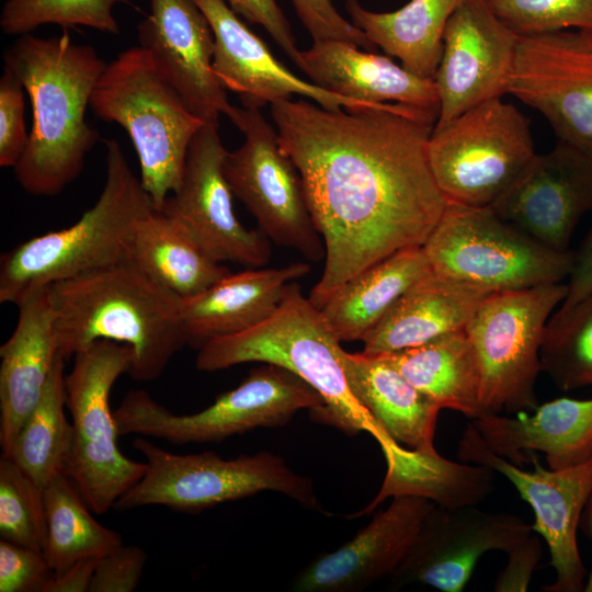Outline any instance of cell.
Returning <instances> with one entry per match:
<instances>
[{
    "label": "cell",
    "mask_w": 592,
    "mask_h": 592,
    "mask_svg": "<svg viewBox=\"0 0 592 592\" xmlns=\"http://www.w3.org/2000/svg\"><path fill=\"white\" fill-rule=\"evenodd\" d=\"M271 116L325 244L308 295L316 307L367 267L424 244L448 203L426 156L436 114L398 103L330 110L300 99L271 104Z\"/></svg>",
    "instance_id": "obj_1"
},
{
    "label": "cell",
    "mask_w": 592,
    "mask_h": 592,
    "mask_svg": "<svg viewBox=\"0 0 592 592\" xmlns=\"http://www.w3.org/2000/svg\"><path fill=\"white\" fill-rule=\"evenodd\" d=\"M32 104L26 148L13 168L24 191L54 196L81 173L99 133L86 122L94 87L106 64L89 45L59 36L21 35L3 54Z\"/></svg>",
    "instance_id": "obj_2"
},
{
    "label": "cell",
    "mask_w": 592,
    "mask_h": 592,
    "mask_svg": "<svg viewBox=\"0 0 592 592\" xmlns=\"http://www.w3.org/2000/svg\"><path fill=\"white\" fill-rule=\"evenodd\" d=\"M49 298L60 354L98 340L128 345L130 377L157 379L187 344L182 299L128 260L57 282Z\"/></svg>",
    "instance_id": "obj_3"
},
{
    "label": "cell",
    "mask_w": 592,
    "mask_h": 592,
    "mask_svg": "<svg viewBox=\"0 0 592 592\" xmlns=\"http://www.w3.org/2000/svg\"><path fill=\"white\" fill-rule=\"evenodd\" d=\"M105 148V183L94 205L71 226L1 255V303L18 306L35 291L127 260L137 223L155 206L119 144L106 139Z\"/></svg>",
    "instance_id": "obj_4"
},
{
    "label": "cell",
    "mask_w": 592,
    "mask_h": 592,
    "mask_svg": "<svg viewBox=\"0 0 592 592\" xmlns=\"http://www.w3.org/2000/svg\"><path fill=\"white\" fill-rule=\"evenodd\" d=\"M340 343L320 309L294 281L272 316L249 330L207 342L198 349L195 365L204 372L249 362L282 366L322 397L323 405L310 411L315 420L349 435L366 431L375 436L372 418L349 387Z\"/></svg>",
    "instance_id": "obj_5"
},
{
    "label": "cell",
    "mask_w": 592,
    "mask_h": 592,
    "mask_svg": "<svg viewBox=\"0 0 592 592\" xmlns=\"http://www.w3.org/2000/svg\"><path fill=\"white\" fill-rule=\"evenodd\" d=\"M90 107L127 132L139 159L141 184L160 210L181 182L189 147L204 121L189 110L139 45L106 64Z\"/></svg>",
    "instance_id": "obj_6"
},
{
    "label": "cell",
    "mask_w": 592,
    "mask_h": 592,
    "mask_svg": "<svg viewBox=\"0 0 592 592\" xmlns=\"http://www.w3.org/2000/svg\"><path fill=\"white\" fill-rule=\"evenodd\" d=\"M433 273L488 293L560 283L576 252L554 250L491 206L448 202L422 246Z\"/></svg>",
    "instance_id": "obj_7"
},
{
    "label": "cell",
    "mask_w": 592,
    "mask_h": 592,
    "mask_svg": "<svg viewBox=\"0 0 592 592\" xmlns=\"http://www.w3.org/2000/svg\"><path fill=\"white\" fill-rule=\"evenodd\" d=\"M73 357L64 379L72 426L64 473L90 510L102 514L141 479L147 468L146 463L129 459L119 451V434L110 408L113 385L129 372L133 351L126 344L98 340Z\"/></svg>",
    "instance_id": "obj_8"
},
{
    "label": "cell",
    "mask_w": 592,
    "mask_h": 592,
    "mask_svg": "<svg viewBox=\"0 0 592 592\" xmlns=\"http://www.w3.org/2000/svg\"><path fill=\"white\" fill-rule=\"evenodd\" d=\"M251 369L206 409L174 414L145 390H130L115 409L119 435L141 434L174 444L219 442L257 428L281 426L301 409L323 405L318 391L293 372L270 363Z\"/></svg>",
    "instance_id": "obj_9"
},
{
    "label": "cell",
    "mask_w": 592,
    "mask_h": 592,
    "mask_svg": "<svg viewBox=\"0 0 592 592\" xmlns=\"http://www.w3.org/2000/svg\"><path fill=\"white\" fill-rule=\"evenodd\" d=\"M133 445L146 457L147 468L115 502L113 508L117 510L164 505L197 512L269 490L306 508L317 506L312 481L269 452L224 459L213 452L173 454L143 437L134 440Z\"/></svg>",
    "instance_id": "obj_10"
},
{
    "label": "cell",
    "mask_w": 592,
    "mask_h": 592,
    "mask_svg": "<svg viewBox=\"0 0 592 592\" xmlns=\"http://www.w3.org/2000/svg\"><path fill=\"white\" fill-rule=\"evenodd\" d=\"M530 121L492 99L440 127L428 140L433 178L448 202L491 206L535 157Z\"/></svg>",
    "instance_id": "obj_11"
},
{
    "label": "cell",
    "mask_w": 592,
    "mask_h": 592,
    "mask_svg": "<svg viewBox=\"0 0 592 592\" xmlns=\"http://www.w3.org/2000/svg\"><path fill=\"white\" fill-rule=\"evenodd\" d=\"M567 284L553 283L490 294L465 331L475 350L486 413H520L538 406L540 349L553 310Z\"/></svg>",
    "instance_id": "obj_12"
},
{
    "label": "cell",
    "mask_w": 592,
    "mask_h": 592,
    "mask_svg": "<svg viewBox=\"0 0 592 592\" xmlns=\"http://www.w3.org/2000/svg\"><path fill=\"white\" fill-rule=\"evenodd\" d=\"M243 134V144L227 151L224 171L230 190L273 243L294 249L306 260H325L326 250L309 212L301 177L282 148L277 130L260 109L232 106L227 116Z\"/></svg>",
    "instance_id": "obj_13"
},
{
    "label": "cell",
    "mask_w": 592,
    "mask_h": 592,
    "mask_svg": "<svg viewBox=\"0 0 592 592\" xmlns=\"http://www.w3.org/2000/svg\"><path fill=\"white\" fill-rule=\"evenodd\" d=\"M532 470L523 469L491 451L469 422L458 442V457L482 465L505 477L534 512L532 531L544 537L556 572L546 592L584 591V566L579 553L577 531L592 493V457L579 465L550 469L531 453Z\"/></svg>",
    "instance_id": "obj_14"
},
{
    "label": "cell",
    "mask_w": 592,
    "mask_h": 592,
    "mask_svg": "<svg viewBox=\"0 0 592 592\" xmlns=\"http://www.w3.org/2000/svg\"><path fill=\"white\" fill-rule=\"evenodd\" d=\"M219 121L204 122L187 150L178 189L166 200L163 213L175 219L215 262L263 267L272 254L271 241L237 218L232 192L224 171L227 155Z\"/></svg>",
    "instance_id": "obj_15"
},
{
    "label": "cell",
    "mask_w": 592,
    "mask_h": 592,
    "mask_svg": "<svg viewBox=\"0 0 592 592\" xmlns=\"http://www.w3.org/2000/svg\"><path fill=\"white\" fill-rule=\"evenodd\" d=\"M509 94L539 112L559 140L592 157V31L519 36Z\"/></svg>",
    "instance_id": "obj_16"
},
{
    "label": "cell",
    "mask_w": 592,
    "mask_h": 592,
    "mask_svg": "<svg viewBox=\"0 0 592 592\" xmlns=\"http://www.w3.org/2000/svg\"><path fill=\"white\" fill-rule=\"evenodd\" d=\"M519 35L486 0H464L449 18L433 77L440 101L434 127L509 93Z\"/></svg>",
    "instance_id": "obj_17"
},
{
    "label": "cell",
    "mask_w": 592,
    "mask_h": 592,
    "mask_svg": "<svg viewBox=\"0 0 592 592\" xmlns=\"http://www.w3.org/2000/svg\"><path fill=\"white\" fill-rule=\"evenodd\" d=\"M531 533L532 526L514 514L434 504L407 557L389 578L394 588L421 582L443 592H462L482 555L506 554Z\"/></svg>",
    "instance_id": "obj_18"
},
{
    "label": "cell",
    "mask_w": 592,
    "mask_h": 592,
    "mask_svg": "<svg viewBox=\"0 0 592 592\" xmlns=\"http://www.w3.org/2000/svg\"><path fill=\"white\" fill-rule=\"evenodd\" d=\"M491 207L540 243L567 251L577 224L592 210V157L558 140L536 153Z\"/></svg>",
    "instance_id": "obj_19"
},
{
    "label": "cell",
    "mask_w": 592,
    "mask_h": 592,
    "mask_svg": "<svg viewBox=\"0 0 592 592\" xmlns=\"http://www.w3.org/2000/svg\"><path fill=\"white\" fill-rule=\"evenodd\" d=\"M137 37L193 114L204 122L228 116L234 105L213 70L214 33L192 0H150Z\"/></svg>",
    "instance_id": "obj_20"
},
{
    "label": "cell",
    "mask_w": 592,
    "mask_h": 592,
    "mask_svg": "<svg viewBox=\"0 0 592 592\" xmlns=\"http://www.w3.org/2000/svg\"><path fill=\"white\" fill-rule=\"evenodd\" d=\"M215 37L213 70L220 84L238 94L242 106L292 100L294 94L330 110H362L378 104L355 101L307 82L283 66L224 0H192Z\"/></svg>",
    "instance_id": "obj_21"
},
{
    "label": "cell",
    "mask_w": 592,
    "mask_h": 592,
    "mask_svg": "<svg viewBox=\"0 0 592 592\" xmlns=\"http://www.w3.org/2000/svg\"><path fill=\"white\" fill-rule=\"evenodd\" d=\"M433 506L422 497H394L350 542L308 565L294 580L293 590L355 592L390 577L407 557Z\"/></svg>",
    "instance_id": "obj_22"
},
{
    "label": "cell",
    "mask_w": 592,
    "mask_h": 592,
    "mask_svg": "<svg viewBox=\"0 0 592 592\" xmlns=\"http://www.w3.org/2000/svg\"><path fill=\"white\" fill-rule=\"evenodd\" d=\"M18 322L0 348V446L9 454L26 417L38 403L59 351L49 286L19 305ZM64 356V355H62Z\"/></svg>",
    "instance_id": "obj_23"
},
{
    "label": "cell",
    "mask_w": 592,
    "mask_h": 592,
    "mask_svg": "<svg viewBox=\"0 0 592 592\" xmlns=\"http://www.w3.org/2000/svg\"><path fill=\"white\" fill-rule=\"evenodd\" d=\"M470 423L491 451L521 467L534 452L545 454L550 469L592 457V399L557 398L538 405L533 415L489 412Z\"/></svg>",
    "instance_id": "obj_24"
},
{
    "label": "cell",
    "mask_w": 592,
    "mask_h": 592,
    "mask_svg": "<svg viewBox=\"0 0 592 592\" xmlns=\"http://www.w3.org/2000/svg\"><path fill=\"white\" fill-rule=\"evenodd\" d=\"M360 48L345 41H315L301 52V71L312 83L339 95L368 104H403L439 117L440 101L433 79Z\"/></svg>",
    "instance_id": "obj_25"
},
{
    "label": "cell",
    "mask_w": 592,
    "mask_h": 592,
    "mask_svg": "<svg viewBox=\"0 0 592 592\" xmlns=\"http://www.w3.org/2000/svg\"><path fill=\"white\" fill-rule=\"evenodd\" d=\"M310 272L306 262L282 267H248L229 273L203 293L182 299L187 344L207 342L249 330L277 309L286 286Z\"/></svg>",
    "instance_id": "obj_26"
},
{
    "label": "cell",
    "mask_w": 592,
    "mask_h": 592,
    "mask_svg": "<svg viewBox=\"0 0 592 592\" xmlns=\"http://www.w3.org/2000/svg\"><path fill=\"white\" fill-rule=\"evenodd\" d=\"M349 387L376 426L382 444L394 441L409 449L435 451L433 440L440 411L382 354L343 352Z\"/></svg>",
    "instance_id": "obj_27"
},
{
    "label": "cell",
    "mask_w": 592,
    "mask_h": 592,
    "mask_svg": "<svg viewBox=\"0 0 592 592\" xmlns=\"http://www.w3.org/2000/svg\"><path fill=\"white\" fill-rule=\"evenodd\" d=\"M490 294L431 272L409 287L364 338L362 352L390 353L464 330Z\"/></svg>",
    "instance_id": "obj_28"
},
{
    "label": "cell",
    "mask_w": 592,
    "mask_h": 592,
    "mask_svg": "<svg viewBox=\"0 0 592 592\" xmlns=\"http://www.w3.org/2000/svg\"><path fill=\"white\" fill-rule=\"evenodd\" d=\"M431 272L422 247L405 249L346 281L319 309L341 342L363 341L400 296Z\"/></svg>",
    "instance_id": "obj_29"
},
{
    "label": "cell",
    "mask_w": 592,
    "mask_h": 592,
    "mask_svg": "<svg viewBox=\"0 0 592 592\" xmlns=\"http://www.w3.org/2000/svg\"><path fill=\"white\" fill-rule=\"evenodd\" d=\"M382 355L441 409L459 412L470 421L486 413L479 365L465 329Z\"/></svg>",
    "instance_id": "obj_30"
},
{
    "label": "cell",
    "mask_w": 592,
    "mask_h": 592,
    "mask_svg": "<svg viewBox=\"0 0 592 592\" xmlns=\"http://www.w3.org/2000/svg\"><path fill=\"white\" fill-rule=\"evenodd\" d=\"M380 446L388 465L387 476L364 513L389 496H418L444 508L477 505L494 489V471L486 466L454 463L436 449L413 451L394 441Z\"/></svg>",
    "instance_id": "obj_31"
},
{
    "label": "cell",
    "mask_w": 592,
    "mask_h": 592,
    "mask_svg": "<svg viewBox=\"0 0 592 592\" xmlns=\"http://www.w3.org/2000/svg\"><path fill=\"white\" fill-rule=\"evenodd\" d=\"M127 260L181 299L203 293L230 273L212 260L175 219L156 208L137 223Z\"/></svg>",
    "instance_id": "obj_32"
},
{
    "label": "cell",
    "mask_w": 592,
    "mask_h": 592,
    "mask_svg": "<svg viewBox=\"0 0 592 592\" xmlns=\"http://www.w3.org/2000/svg\"><path fill=\"white\" fill-rule=\"evenodd\" d=\"M464 0H410L391 12H373L357 0H346L352 23L376 47L411 72L433 79L443 48V35L449 18Z\"/></svg>",
    "instance_id": "obj_33"
},
{
    "label": "cell",
    "mask_w": 592,
    "mask_h": 592,
    "mask_svg": "<svg viewBox=\"0 0 592 592\" xmlns=\"http://www.w3.org/2000/svg\"><path fill=\"white\" fill-rule=\"evenodd\" d=\"M44 556L54 573L75 561L102 557L123 544L121 535L100 524L75 483L61 473L44 487Z\"/></svg>",
    "instance_id": "obj_34"
},
{
    "label": "cell",
    "mask_w": 592,
    "mask_h": 592,
    "mask_svg": "<svg viewBox=\"0 0 592 592\" xmlns=\"http://www.w3.org/2000/svg\"><path fill=\"white\" fill-rule=\"evenodd\" d=\"M65 360L60 355L56 361L38 403L5 455L42 488L65 471L71 447L72 426L64 411Z\"/></svg>",
    "instance_id": "obj_35"
},
{
    "label": "cell",
    "mask_w": 592,
    "mask_h": 592,
    "mask_svg": "<svg viewBox=\"0 0 592 592\" xmlns=\"http://www.w3.org/2000/svg\"><path fill=\"white\" fill-rule=\"evenodd\" d=\"M542 372L563 391L592 387V294L554 314L540 349Z\"/></svg>",
    "instance_id": "obj_36"
},
{
    "label": "cell",
    "mask_w": 592,
    "mask_h": 592,
    "mask_svg": "<svg viewBox=\"0 0 592 592\" xmlns=\"http://www.w3.org/2000/svg\"><path fill=\"white\" fill-rule=\"evenodd\" d=\"M127 0H5L0 26L4 34L24 35L44 24L67 30L88 26L100 32L118 34L113 14L117 3Z\"/></svg>",
    "instance_id": "obj_37"
},
{
    "label": "cell",
    "mask_w": 592,
    "mask_h": 592,
    "mask_svg": "<svg viewBox=\"0 0 592 592\" xmlns=\"http://www.w3.org/2000/svg\"><path fill=\"white\" fill-rule=\"evenodd\" d=\"M0 535L2 539L44 554V488L11 458H0Z\"/></svg>",
    "instance_id": "obj_38"
},
{
    "label": "cell",
    "mask_w": 592,
    "mask_h": 592,
    "mask_svg": "<svg viewBox=\"0 0 592 592\" xmlns=\"http://www.w3.org/2000/svg\"><path fill=\"white\" fill-rule=\"evenodd\" d=\"M519 36L563 30L592 31V0H486Z\"/></svg>",
    "instance_id": "obj_39"
},
{
    "label": "cell",
    "mask_w": 592,
    "mask_h": 592,
    "mask_svg": "<svg viewBox=\"0 0 592 592\" xmlns=\"http://www.w3.org/2000/svg\"><path fill=\"white\" fill-rule=\"evenodd\" d=\"M25 92L20 78L3 66L0 78V166L4 168H14L18 164L29 141Z\"/></svg>",
    "instance_id": "obj_40"
},
{
    "label": "cell",
    "mask_w": 592,
    "mask_h": 592,
    "mask_svg": "<svg viewBox=\"0 0 592 592\" xmlns=\"http://www.w3.org/2000/svg\"><path fill=\"white\" fill-rule=\"evenodd\" d=\"M54 574L43 553L0 542V592H42Z\"/></svg>",
    "instance_id": "obj_41"
},
{
    "label": "cell",
    "mask_w": 592,
    "mask_h": 592,
    "mask_svg": "<svg viewBox=\"0 0 592 592\" xmlns=\"http://www.w3.org/2000/svg\"><path fill=\"white\" fill-rule=\"evenodd\" d=\"M298 18L315 41H345L375 52L376 46L366 34L344 19L332 0H291Z\"/></svg>",
    "instance_id": "obj_42"
},
{
    "label": "cell",
    "mask_w": 592,
    "mask_h": 592,
    "mask_svg": "<svg viewBox=\"0 0 592 592\" xmlns=\"http://www.w3.org/2000/svg\"><path fill=\"white\" fill-rule=\"evenodd\" d=\"M147 561L145 550L135 545H119L99 558L88 592H132L141 578Z\"/></svg>",
    "instance_id": "obj_43"
},
{
    "label": "cell",
    "mask_w": 592,
    "mask_h": 592,
    "mask_svg": "<svg viewBox=\"0 0 592 592\" xmlns=\"http://www.w3.org/2000/svg\"><path fill=\"white\" fill-rule=\"evenodd\" d=\"M248 22L263 26L287 57L301 70V50L276 0H224Z\"/></svg>",
    "instance_id": "obj_44"
},
{
    "label": "cell",
    "mask_w": 592,
    "mask_h": 592,
    "mask_svg": "<svg viewBox=\"0 0 592 592\" xmlns=\"http://www.w3.org/2000/svg\"><path fill=\"white\" fill-rule=\"evenodd\" d=\"M508 563L499 573L493 590L496 592H525L542 557L538 536L527 535L508 553Z\"/></svg>",
    "instance_id": "obj_45"
},
{
    "label": "cell",
    "mask_w": 592,
    "mask_h": 592,
    "mask_svg": "<svg viewBox=\"0 0 592 592\" xmlns=\"http://www.w3.org/2000/svg\"><path fill=\"white\" fill-rule=\"evenodd\" d=\"M567 295L557 312H566L592 294V225L574 262L567 284Z\"/></svg>",
    "instance_id": "obj_46"
},
{
    "label": "cell",
    "mask_w": 592,
    "mask_h": 592,
    "mask_svg": "<svg viewBox=\"0 0 592 592\" xmlns=\"http://www.w3.org/2000/svg\"><path fill=\"white\" fill-rule=\"evenodd\" d=\"M100 557L79 559L59 573H54L42 592H88Z\"/></svg>",
    "instance_id": "obj_47"
},
{
    "label": "cell",
    "mask_w": 592,
    "mask_h": 592,
    "mask_svg": "<svg viewBox=\"0 0 592 592\" xmlns=\"http://www.w3.org/2000/svg\"><path fill=\"white\" fill-rule=\"evenodd\" d=\"M580 523L587 536L592 539V493L584 506ZM585 592H592V570L584 587Z\"/></svg>",
    "instance_id": "obj_48"
}]
</instances>
